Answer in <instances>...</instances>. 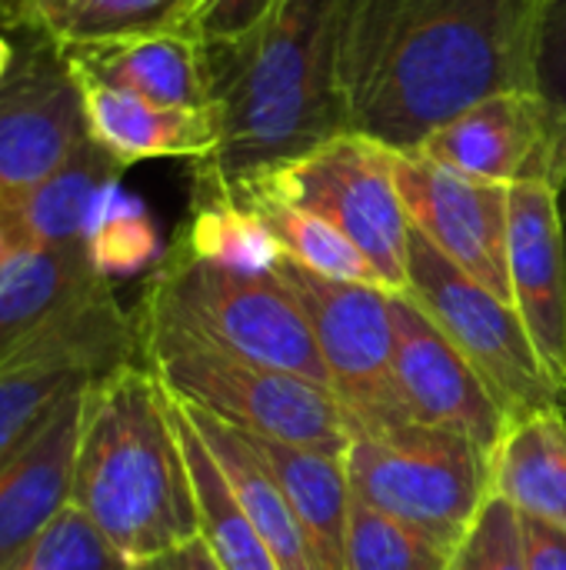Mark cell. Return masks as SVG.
I'll list each match as a JSON object with an SVG mask.
<instances>
[{"instance_id": "6da1fadb", "label": "cell", "mask_w": 566, "mask_h": 570, "mask_svg": "<svg viewBox=\"0 0 566 570\" xmlns=\"http://www.w3.org/2000/svg\"><path fill=\"white\" fill-rule=\"evenodd\" d=\"M540 0H347V130L414 150L484 97L534 87Z\"/></svg>"}, {"instance_id": "7a4b0ae2", "label": "cell", "mask_w": 566, "mask_h": 570, "mask_svg": "<svg viewBox=\"0 0 566 570\" xmlns=\"http://www.w3.org/2000/svg\"><path fill=\"white\" fill-rule=\"evenodd\" d=\"M344 3L277 0L250 33L207 47L217 144L193 164V200H234L270 170L347 130Z\"/></svg>"}, {"instance_id": "3957f363", "label": "cell", "mask_w": 566, "mask_h": 570, "mask_svg": "<svg viewBox=\"0 0 566 570\" xmlns=\"http://www.w3.org/2000/svg\"><path fill=\"white\" fill-rule=\"evenodd\" d=\"M70 504L127 561L200 538L173 404L143 361L83 387Z\"/></svg>"}, {"instance_id": "277c9868", "label": "cell", "mask_w": 566, "mask_h": 570, "mask_svg": "<svg viewBox=\"0 0 566 570\" xmlns=\"http://www.w3.org/2000/svg\"><path fill=\"white\" fill-rule=\"evenodd\" d=\"M137 314L220 354L327 384L310 324L277 271H237L173 240L147 277Z\"/></svg>"}, {"instance_id": "5b68a950", "label": "cell", "mask_w": 566, "mask_h": 570, "mask_svg": "<svg viewBox=\"0 0 566 570\" xmlns=\"http://www.w3.org/2000/svg\"><path fill=\"white\" fill-rule=\"evenodd\" d=\"M133 321L140 337V361L173 397L254 438L347 454L350 424L327 384L220 354L187 337L183 331L137 311Z\"/></svg>"}, {"instance_id": "8992f818", "label": "cell", "mask_w": 566, "mask_h": 570, "mask_svg": "<svg viewBox=\"0 0 566 570\" xmlns=\"http://www.w3.org/2000/svg\"><path fill=\"white\" fill-rule=\"evenodd\" d=\"M350 491L417 531L444 554H457L490 498V451L420 424L350 438L344 454Z\"/></svg>"}, {"instance_id": "52a82bcc", "label": "cell", "mask_w": 566, "mask_h": 570, "mask_svg": "<svg viewBox=\"0 0 566 570\" xmlns=\"http://www.w3.org/2000/svg\"><path fill=\"white\" fill-rule=\"evenodd\" d=\"M397 154L367 134L340 130L244 194H274L324 217L357 244L387 291H404L414 227L397 187Z\"/></svg>"}, {"instance_id": "ba28073f", "label": "cell", "mask_w": 566, "mask_h": 570, "mask_svg": "<svg viewBox=\"0 0 566 570\" xmlns=\"http://www.w3.org/2000/svg\"><path fill=\"white\" fill-rule=\"evenodd\" d=\"M404 294L480 374L507 421L544 407L566 411L564 394L544 371L514 304L467 277L417 230L410 234Z\"/></svg>"}, {"instance_id": "9c48e42d", "label": "cell", "mask_w": 566, "mask_h": 570, "mask_svg": "<svg viewBox=\"0 0 566 570\" xmlns=\"http://www.w3.org/2000/svg\"><path fill=\"white\" fill-rule=\"evenodd\" d=\"M274 271L310 324L327 387L347 414L350 438L410 424L394 381V291L320 277L287 257Z\"/></svg>"}, {"instance_id": "30bf717a", "label": "cell", "mask_w": 566, "mask_h": 570, "mask_svg": "<svg viewBox=\"0 0 566 570\" xmlns=\"http://www.w3.org/2000/svg\"><path fill=\"white\" fill-rule=\"evenodd\" d=\"M397 187L410 227L510 304V187L460 174L417 150L397 154Z\"/></svg>"}, {"instance_id": "8fae6325", "label": "cell", "mask_w": 566, "mask_h": 570, "mask_svg": "<svg viewBox=\"0 0 566 570\" xmlns=\"http://www.w3.org/2000/svg\"><path fill=\"white\" fill-rule=\"evenodd\" d=\"M87 140L80 87L63 53L40 37L0 80V194L37 187Z\"/></svg>"}, {"instance_id": "7c38bea8", "label": "cell", "mask_w": 566, "mask_h": 570, "mask_svg": "<svg viewBox=\"0 0 566 570\" xmlns=\"http://www.w3.org/2000/svg\"><path fill=\"white\" fill-rule=\"evenodd\" d=\"M460 174L504 187L547 180L566 187L564 140L537 90H504L467 107L414 147Z\"/></svg>"}, {"instance_id": "4fadbf2b", "label": "cell", "mask_w": 566, "mask_h": 570, "mask_svg": "<svg viewBox=\"0 0 566 570\" xmlns=\"http://www.w3.org/2000/svg\"><path fill=\"white\" fill-rule=\"evenodd\" d=\"M390 311L394 381L407 421L460 434L494 454L510 421L480 374L454 351V344L404 291H394Z\"/></svg>"}, {"instance_id": "5bb4252c", "label": "cell", "mask_w": 566, "mask_h": 570, "mask_svg": "<svg viewBox=\"0 0 566 570\" xmlns=\"http://www.w3.org/2000/svg\"><path fill=\"white\" fill-rule=\"evenodd\" d=\"M507 264L510 304L566 401V230L554 184L510 187Z\"/></svg>"}, {"instance_id": "9a60e30c", "label": "cell", "mask_w": 566, "mask_h": 570, "mask_svg": "<svg viewBox=\"0 0 566 570\" xmlns=\"http://www.w3.org/2000/svg\"><path fill=\"white\" fill-rule=\"evenodd\" d=\"M87 384L67 391L33 441L0 471V570L17 568L33 541L70 504Z\"/></svg>"}, {"instance_id": "2e32d148", "label": "cell", "mask_w": 566, "mask_h": 570, "mask_svg": "<svg viewBox=\"0 0 566 570\" xmlns=\"http://www.w3.org/2000/svg\"><path fill=\"white\" fill-rule=\"evenodd\" d=\"M57 50L73 73L140 94L163 107L210 114V53L183 30Z\"/></svg>"}, {"instance_id": "e0dca14e", "label": "cell", "mask_w": 566, "mask_h": 570, "mask_svg": "<svg viewBox=\"0 0 566 570\" xmlns=\"http://www.w3.org/2000/svg\"><path fill=\"white\" fill-rule=\"evenodd\" d=\"M73 80L80 87L90 137L123 167L157 157H187L190 164H197L217 144L210 114L163 107L140 94L90 80L83 73H73Z\"/></svg>"}, {"instance_id": "ac0fdd59", "label": "cell", "mask_w": 566, "mask_h": 570, "mask_svg": "<svg viewBox=\"0 0 566 570\" xmlns=\"http://www.w3.org/2000/svg\"><path fill=\"white\" fill-rule=\"evenodd\" d=\"M107 284L87 244L17 247L0 267V364Z\"/></svg>"}, {"instance_id": "d6986e66", "label": "cell", "mask_w": 566, "mask_h": 570, "mask_svg": "<svg viewBox=\"0 0 566 570\" xmlns=\"http://www.w3.org/2000/svg\"><path fill=\"white\" fill-rule=\"evenodd\" d=\"M127 167L93 137L47 180L20 194H0V217L17 247L87 244V230L100 197L120 184Z\"/></svg>"}, {"instance_id": "ffe728a7", "label": "cell", "mask_w": 566, "mask_h": 570, "mask_svg": "<svg viewBox=\"0 0 566 570\" xmlns=\"http://www.w3.org/2000/svg\"><path fill=\"white\" fill-rule=\"evenodd\" d=\"M244 441L250 444V451L260 458V464L270 471L287 504L294 508L310 541L317 570H344L347 518L354 501L344 454L314 451L270 438H254V434H244Z\"/></svg>"}, {"instance_id": "44dd1931", "label": "cell", "mask_w": 566, "mask_h": 570, "mask_svg": "<svg viewBox=\"0 0 566 570\" xmlns=\"http://www.w3.org/2000/svg\"><path fill=\"white\" fill-rule=\"evenodd\" d=\"M490 494L520 518L566 531V411L514 417L490 454Z\"/></svg>"}, {"instance_id": "7402d4cb", "label": "cell", "mask_w": 566, "mask_h": 570, "mask_svg": "<svg viewBox=\"0 0 566 570\" xmlns=\"http://www.w3.org/2000/svg\"><path fill=\"white\" fill-rule=\"evenodd\" d=\"M180 401V397H177ZM183 414L190 417V424L200 431L203 444L210 448V454L217 458L234 498L240 501L244 514L250 518V524L257 528L264 548L270 551V558L277 561L280 570H317L310 541L294 514V508L287 504L280 484L270 478V471L260 464V458L250 451V444L244 441V434L230 424H224L220 417L180 401Z\"/></svg>"}, {"instance_id": "603a6c76", "label": "cell", "mask_w": 566, "mask_h": 570, "mask_svg": "<svg viewBox=\"0 0 566 570\" xmlns=\"http://www.w3.org/2000/svg\"><path fill=\"white\" fill-rule=\"evenodd\" d=\"M170 404H173V421H177V434H180V448H183V461H187V474L193 488L200 541L210 548V554L224 570H280L270 558V551L264 548L257 528L244 514L240 501L234 498L217 458L210 454L200 431L190 424V417L183 414L173 394H170Z\"/></svg>"}, {"instance_id": "cb8c5ba5", "label": "cell", "mask_w": 566, "mask_h": 570, "mask_svg": "<svg viewBox=\"0 0 566 570\" xmlns=\"http://www.w3.org/2000/svg\"><path fill=\"white\" fill-rule=\"evenodd\" d=\"M187 0H23L10 20L53 47H93L160 30H183Z\"/></svg>"}, {"instance_id": "d4e9b609", "label": "cell", "mask_w": 566, "mask_h": 570, "mask_svg": "<svg viewBox=\"0 0 566 570\" xmlns=\"http://www.w3.org/2000/svg\"><path fill=\"white\" fill-rule=\"evenodd\" d=\"M234 204L250 207L270 237L277 240L280 254L320 277L334 281H357V284H380L370 261L357 250L354 240H347L334 224H327L317 214H307L274 194H244ZM384 287V284H380Z\"/></svg>"}, {"instance_id": "484cf974", "label": "cell", "mask_w": 566, "mask_h": 570, "mask_svg": "<svg viewBox=\"0 0 566 570\" xmlns=\"http://www.w3.org/2000/svg\"><path fill=\"white\" fill-rule=\"evenodd\" d=\"M90 377L53 361L0 364V471L33 441L60 397Z\"/></svg>"}, {"instance_id": "4316f807", "label": "cell", "mask_w": 566, "mask_h": 570, "mask_svg": "<svg viewBox=\"0 0 566 570\" xmlns=\"http://www.w3.org/2000/svg\"><path fill=\"white\" fill-rule=\"evenodd\" d=\"M177 240L197 257L237 271H274V264L284 257L264 220L234 200H193Z\"/></svg>"}, {"instance_id": "83f0119b", "label": "cell", "mask_w": 566, "mask_h": 570, "mask_svg": "<svg viewBox=\"0 0 566 570\" xmlns=\"http://www.w3.org/2000/svg\"><path fill=\"white\" fill-rule=\"evenodd\" d=\"M450 554L354 494L344 570H450Z\"/></svg>"}, {"instance_id": "f1b7e54d", "label": "cell", "mask_w": 566, "mask_h": 570, "mask_svg": "<svg viewBox=\"0 0 566 570\" xmlns=\"http://www.w3.org/2000/svg\"><path fill=\"white\" fill-rule=\"evenodd\" d=\"M87 250L93 267L113 281V277H130L137 271H143L150 261H157L160 254V240H157V227L147 214V207L123 194L120 184H113L90 220L87 230Z\"/></svg>"}, {"instance_id": "f546056e", "label": "cell", "mask_w": 566, "mask_h": 570, "mask_svg": "<svg viewBox=\"0 0 566 570\" xmlns=\"http://www.w3.org/2000/svg\"><path fill=\"white\" fill-rule=\"evenodd\" d=\"M23 561L50 570H130V561L73 504L53 518V524L33 541Z\"/></svg>"}, {"instance_id": "4dcf8cb0", "label": "cell", "mask_w": 566, "mask_h": 570, "mask_svg": "<svg viewBox=\"0 0 566 570\" xmlns=\"http://www.w3.org/2000/svg\"><path fill=\"white\" fill-rule=\"evenodd\" d=\"M450 570H530L524 518L504 498L490 494L457 548Z\"/></svg>"}, {"instance_id": "1f68e13d", "label": "cell", "mask_w": 566, "mask_h": 570, "mask_svg": "<svg viewBox=\"0 0 566 570\" xmlns=\"http://www.w3.org/2000/svg\"><path fill=\"white\" fill-rule=\"evenodd\" d=\"M534 87L557 120L566 160V0H540L537 3Z\"/></svg>"}, {"instance_id": "d6a6232c", "label": "cell", "mask_w": 566, "mask_h": 570, "mask_svg": "<svg viewBox=\"0 0 566 570\" xmlns=\"http://www.w3.org/2000/svg\"><path fill=\"white\" fill-rule=\"evenodd\" d=\"M277 0H187L183 33L197 37L203 47L234 43L250 33Z\"/></svg>"}, {"instance_id": "836d02e7", "label": "cell", "mask_w": 566, "mask_h": 570, "mask_svg": "<svg viewBox=\"0 0 566 570\" xmlns=\"http://www.w3.org/2000/svg\"><path fill=\"white\" fill-rule=\"evenodd\" d=\"M524 541L530 570H566V531L524 518Z\"/></svg>"}, {"instance_id": "e575fe53", "label": "cell", "mask_w": 566, "mask_h": 570, "mask_svg": "<svg viewBox=\"0 0 566 570\" xmlns=\"http://www.w3.org/2000/svg\"><path fill=\"white\" fill-rule=\"evenodd\" d=\"M130 570H224L217 564V558L210 554V548L193 538L187 544H177L170 551H160L153 558L143 561H130Z\"/></svg>"}, {"instance_id": "d590c367", "label": "cell", "mask_w": 566, "mask_h": 570, "mask_svg": "<svg viewBox=\"0 0 566 570\" xmlns=\"http://www.w3.org/2000/svg\"><path fill=\"white\" fill-rule=\"evenodd\" d=\"M13 60H17V53H13V43H10L7 37H0V80L10 73Z\"/></svg>"}, {"instance_id": "8d00e7d4", "label": "cell", "mask_w": 566, "mask_h": 570, "mask_svg": "<svg viewBox=\"0 0 566 570\" xmlns=\"http://www.w3.org/2000/svg\"><path fill=\"white\" fill-rule=\"evenodd\" d=\"M13 250H17V240H13L10 227L3 224V217H0V267H3V261H7Z\"/></svg>"}, {"instance_id": "74e56055", "label": "cell", "mask_w": 566, "mask_h": 570, "mask_svg": "<svg viewBox=\"0 0 566 570\" xmlns=\"http://www.w3.org/2000/svg\"><path fill=\"white\" fill-rule=\"evenodd\" d=\"M13 570H50V568H40V564H30V561H20Z\"/></svg>"}, {"instance_id": "f35d334b", "label": "cell", "mask_w": 566, "mask_h": 570, "mask_svg": "<svg viewBox=\"0 0 566 570\" xmlns=\"http://www.w3.org/2000/svg\"><path fill=\"white\" fill-rule=\"evenodd\" d=\"M560 210H564V230H566V187L560 190Z\"/></svg>"}, {"instance_id": "ab89813d", "label": "cell", "mask_w": 566, "mask_h": 570, "mask_svg": "<svg viewBox=\"0 0 566 570\" xmlns=\"http://www.w3.org/2000/svg\"><path fill=\"white\" fill-rule=\"evenodd\" d=\"M10 3H13V0H0V10L7 13V10H10Z\"/></svg>"}, {"instance_id": "60d3db41", "label": "cell", "mask_w": 566, "mask_h": 570, "mask_svg": "<svg viewBox=\"0 0 566 570\" xmlns=\"http://www.w3.org/2000/svg\"><path fill=\"white\" fill-rule=\"evenodd\" d=\"M20 3H23V0H13V3H10V10H7V17H10V13H13V7H20Z\"/></svg>"}]
</instances>
